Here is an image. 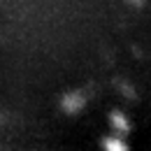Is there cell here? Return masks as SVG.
Segmentation results:
<instances>
[{
    "mask_svg": "<svg viewBox=\"0 0 151 151\" xmlns=\"http://www.w3.org/2000/svg\"><path fill=\"white\" fill-rule=\"evenodd\" d=\"M100 147H102V151H130L128 144H126V139H123V135H116V132L105 135L100 139Z\"/></svg>",
    "mask_w": 151,
    "mask_h": 151,
    "instance_id": "6da1fadb",
    "label": "cell"
},
{
    "mask_svg": "<svg viewBox=\"0 0 151 151\" xmlns=\"http://www.w3.org/2000/svg\"><path fill=\"white\" fill-rule=\"evenodd\" d=\"M84 102H86V98L84 93H68L63 98V102H60V107L65 109L68 114H75L79 107H84Z\"/></svg>",
    "mask_w": 151,
    "mask_h": 151,
    "instance_id": "3957f363",
    "label": "cell"
},
{
    "mask_svg": "<svg viewBox=\"0 0 151 151\" xmlns=\"http://www.w3.org/2000/svg\"><path fill=\"white\" fill-rule=\"evenodd\" d=\"M109 126H112V132L116 135H126V132H130V121L126 119V114L121 112H112L109 114Z\"/></svg>",
    "mask_w": 151,
    "mask_h": 151,
    "instance_id": "7a4b0ae2",
    "label": "cell"
}]
</instances>
